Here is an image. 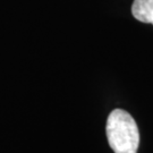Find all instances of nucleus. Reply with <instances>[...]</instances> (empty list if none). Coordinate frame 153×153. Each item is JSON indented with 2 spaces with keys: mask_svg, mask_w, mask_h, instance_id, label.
I'll return each instance as SVG.
<instances>
[{
  "mask_svg": "<svg viewBox=\"0 0 153 153\" xmlns=\"http://www.w3.org/2000/svg\"><path fill=\"white\" fill-rule=\"evenodd\" d=\"M105 133L115 153H137L140 131L134 118L127 111L112 110L107 119Z\"/></svg>",
  "mask_w": 153,
  "mask_h": 153,
  "instance_id": "nucleus-1",
  "label": "nucleus"
},
{
  "mask_svg": "<svg viewBox=\"0 0 153 153\" xmlns=\"http://www.w3.org/2000/svg\"><path fill=\"white\" fill-rule=\"evenodd\" d=\"M131 14L137 21L153 25V0H134Z\"/></svg>",
  "mask_w": 153,
  "mask_h": 153,
  "instance_id": "nucleus-2",
  "label": "nucleus"
}]
</instances>
